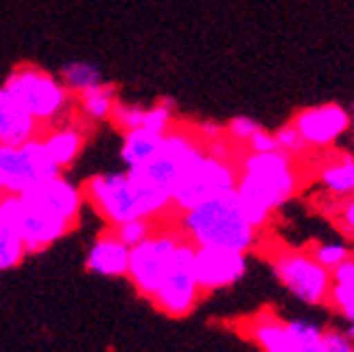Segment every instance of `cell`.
<instances>
[{
	"label": "cell",
	"mask_w": 354,
	"mask_h": 352,
	"mask_svg": "<svg viewBox=\"0 0 354 352\" xmlns=\"http://www.w3.org/2000/svg\"><path fill=\"white\" fill-rule=\"evenodd\" d=\"M3 197H5V192H3V188H0V201H3Z\"/></svg>",
	"instance_id": "38"
},
{
	"label": "cell",
	"mask_w": 354,
	"mask_h": 352,
	"mask_svg": "<svg viewBox=\"0 0 354 352\" xmlns=\"http://www.w3.org/2000/svg\"><path fill=\"white\" fill-rule=\"evenodd\" d=\"M0 216H3L17 236L22 238L26 253H39L48 249L50 244L61 240L72 225L52 216L37 205L24 201L20 195H5L0 201Z\"/></svg>",
	"instance_id": "10"
},
{
	"label": "cell",
	"mask_w": 354,
	"mask_h": 352,
	"mask_svg": "<svg viewBox=\"0 0 354 352\" xmlns=\"http://www.w3.org/2000/svg\"><path fill=\"white\" fill-rule=\"evenodd\" d=\"M63 171L48 156L41 134L24 145H0V188L5 195H22Z\"/></svg>",
	"instance_id": "6"
},
{
	"label": "cell",
	"mask_w": 354,
	"mask_h": 352,
	"mask_svg": "<svg viewBox=\"0 0 354 352\" xmlns=\"http://www.w3.org/2000/svg\"><path fill=\"white\" fill-rule=\"evenodd\" d=\"M143 113L145 109L138 106V104H132V102H119L115 104L113 109V115H111V121L115 126L126 134V132H132V130H138L140 123H143Z\"/></svg>",
	"instance_id": "26"
},
{
	"label": "cell",
	"mask_w": 354,
	"mask_h": 352,
	"mask_svg": "<svg viewBox=\"0 0 354 352\" xmlns=\"http://www.w3.org/2000/svg\"><path fill=\"white\" fill-rule=\"evenodd\" d=\"M274 272L288 292L307 305H320L330 290V272L313 257L290 253L274 261Z\"/></svg>",
	"instance_id": "11"
},
{
	"label": "cell",
	"mask_w": 354,
	"mask_h": 352,
	"mask_svg": "<svg viewBox=\"0 0 354 352\" xmlns=\"http://www.w3.org/2000/svg\"><path fill=\"white\" fill-rule=\"evenodd\" d=\"M236 182L238 169L232 165V160H223V158L203 151L177 182L171 197V207H175L180 214L188 212L194 205L212 197L236 190Z\"/></svg>",
	"instance_id": "5"
},
{
	"label": "cell",
	"mask_w": 354,
	"mask_h": 352,
	"mask_svg": "<svg viewBox=\"0 0 354 352\" xmlns=\"http://www.w3.org/2000/svg\"><path fill=\"white\" fill-rule=\"evenodd\" d=\"M59 80L63 82L65 89L72 93L74 98L82 95L84 91L93 89V86L102 84V72L95 63H88V61H72V63H65Z\"/></svg>",
	"instance_id": "21"
},
{
	"label": "cell",
	"mask_w": 354,
	"mask_h": 352,
	"mask_svg": "<svg viewBox=\"0 0 354 352\" xmlns=\"http://www.w3.org/2000/svg\"><path fill=\"white\" fill-rule=\"evenodd\" d=\"M173 111H175V106L171 100H162V102L153 104V106L145 109L140 128L149 130L153 134H167L173 128Z\"/></svg>",
	"instance_id": "25"
},
{
	"label": "cell",
	"mask_w": 354,
	"mask_h": 352,
	"mask_svg": "<svg viewBox=\"0 0 354 352\" xmlns=\"http://www.w3.org/2000/svg\"><path fill=\"white\" fill-rule=\"evenodd\" d=\"M344 221H346V225L350 227V230L354 232V199L346 205V210H344Z\"/></svg>",
	"instance_id": "36"
},
{
	"label": "cell",
	"mask_w": 354,
	"mask_h": 352,
	"mask_svg": "<svg viewBox=\"0 0 354 352\" xmlns=\"http://www.w3.org/2000/svg\"><path fill=\"white\" fill-rule=\"evenodd\" d=\"M296 190L292 158L283 151H249L240 163L236 195L249 223L259 230Z\"/></svg>",
	"instance_id": "2"
},
{
	"label": "cell",
	"mask_w": 354,
	"mask_h": 352,
	"mask_svg": "<svg viewBox=\"0 0 354 352\" xmlns=\"http://www.w3.org/2000/svg\"><path fill=\"white\" fill-rule=\"evenodd\" d=\"M41 140H44V147L48 151V156L52 158V163H55L61 171H65L67 167H72L78 160V156L82 154L84 132H82V128L76 126V123L65 121L55 128H50L41 136Z\"/></svg>",
	"instance_id": "17"
},
{
	"label": "cell",
	"mask_w": 354,
	"mask_h": 352,
	"mask_svg": "<svg viewBox=\"0 0 354 352\" xmlns=\"http://www.w3.org/2000/svg\"><path fill=\"white\" fill-rule=\"evenodd\" d=\"M274 143H277V149L283 151V154H288L290 158L292 156H298V154H303L307 143L303 140V136L298 134V130L294 126H283L281 130L274 132Z\"/></svg>",
	"instance_id": "28"
},
{
	"label": "cell",
	"mask_w": 354,
	"mask_h": 352,
	"mask_svg": "<svg viewBox=\"0 0 354 352\" xmlns=\"http://www.w3.org/2000/svg\"><path fill=\"white\" fill-rule=\"evenodd\" d=\"M322 346H324V352H354L350 337L342 335L337 331L322 333Z\"/></svg>",
	"instance_id": "32"
},
{
	"label": "cell",
	"mask_w": 354,
	"mask_h": 352,
	"mask_svg": "<svg viewBox=\"0 0 354 352\" xmlns=\"http://www.w3.org/2000/svg\"><path fill=\"white\" fill-rule=\"evenodd\" d=\"M333 279L337 286H346V288L354 290V261L346 259L344 263H339V266L333 270Z\"/></svg>",
	"instance_id": "34"
},
{
	"label": "cell",
	"mask_w": 354,
	"mask_h": 352,
	"mask_svg": "<svg viewBox=\"0 0 354 352\" xmlns=\"http://www.w3.org/2000/svg\"><path fill=\"white\" fill-rule=\"evenodd\" d=\"M180 234L194 246H214L246 253L257 230L246 219L236 190L223 192L180 214Z\"/></svg>",
	"instance_id": "3"
},
{
	"label": "cell",
	"mask_w": 354,
	"mask_h": 352,
	"mask_svg": "<svg viewBox=\"0 0 354 352\" xmlns=\"http://www.w3.org/2000/svg\"><path fill=\"white\" fill-rule=\"evenodd\" d=\"M348 337H354V324L350 326V331H348Z\"/></svg>",
	"instance_id": "37"
},
{
	"label": "cell",
	"mask_w": 354,
	"mask_h": 352,
	"mask_svg": "<svg viewBox=\"0 0 354 352\" xmlns=\"http://www.w3.org/2000/svg\"><path fill=\"white\" fill-rule=\"evenodd\" d=\"M39 134V123L0 86V145H24Z\"/></svg>",
	"instance_id": "16"
},
{
	"label": "cell",
	"mask_w": 354,
	"mask_h": 352,
	"mask_svg": "<svg viewBox=\"0 0 354 352\" xmlns=\"http://www.w3.org/2000/svg\"><path fill=\"white\" fill-rule=\"evenodd\" d=\"M203 151H205V145L201 143L199 136H194L188 130L171 128L165 134L158 154L140 169H134V173H138L145 182H149L151 186L160 188L162 192L173 197L177 182L182 180V175L188 171V167L197 160Z\"/></svg>",
	"instance_id": "7"
},
{
	"label": "cell",
	"mask_w": 354,
	"mask_h": 352,
	"mask_svg": "<svg viewBox=\"0 0 354 352\" xmlns=\"http://www.w3.org/2000/svg\"><path fill=\"white\" fill-rule=\"evenodd\" d=\"M201 296L197 275H194V244L182 238L175 251V259L160 281L158 290L149 301L171 318H184L188 315Z\"/></svg>",
	"instance_id": "8"
},
{
	"label": "cell",
	"mask_w": 354,
	"mask_h": 352,
	"mask_svg": "<svg viewBox=\"0 0 354 352\" xmlns=\"http://www.w3.org/2000/svg\"><path fill=\"white\" fill-rule=\"evenodd\" d=\"M3 89L15 98L41 128L65 123L76 109V98L65 89L59 76L48 74L37 65L15 67L7 76Z\"/></svg>",
	"instance_id": "4"
},
{
	"label": "cell",
	"mask_w": 354,
	"mask_h": 352,
	"mask_svg": "<svg viewBox=\"0 0 354 352\" xmlns=\"http://www.w3.org/2000/svg\"><path fill=\"white\" fill-rule=\"evenodd\" d=\"M246 272V253L194 246V275L201 292H214L238 284Z\"/></svg>",
	"instance_id": "13"
},
{
	"label": "cell",
	"mask_w": 354,
	"mask_h": 352,
	"mask_svg": "<svg viewBox=\"0 0 354 352\" xmlns=\"http://www.w3.org/2000/svg\"><path fill=\"white\" fill-rule=\"evenodd\" d=\"M26 246L13 227L0 216V272L17 268L26 257Z\"/></svg>",
	"instance_id": "22"
},
{
	"label": "cell",
	"mask_w": 354,
	"mask_h": 352,
	"mask_svg": "<svg viewBox=\"0 0 354 352\" xmlns=\"http://www.w3.org/2000/svg\"><path fill=\"white\" fill-rule=\"evenodd\" d=\"M180 242V232H153L147 240L132 246L126 277L132 281L138 294L151 298L171 268Z\"/></svg>",
	"instance_id": "9"
},
{
	"label": "cell",
	"mask_w": 354,
	"mask_h": 352,
	"mask_svg": "<svg viewBox=\"0 0 354 352\" xmlns=\"http://www.w3.org/2000/svg\"><path fill=\"white\" fill-rule=\"evenodd\" d=\"M251 147L253 154H266V151H277V143H274V134L266 132L263 128H259L251 138L249 143H246Z\"/></svg>",
	"instance_id": "33"
},
{
	"label": "cell",
	"mask_w": 354,
	"mask_h": 352,
	"mask_svg": "<svg viewBox=\"0 0 354 352\" xmlns=\"http://www.w3.org/2000/svg\"><path fill=\"white\" fill-rule=\"evenodd\" d=\"M253 340L263 352H296L294 340L286 322L277 318H259L253 324Z\"/></svg>",
	"instance_id": "20"
},
{
	"label": "cell",
	"mask_w": 354,
	"mask_h": 352,
	"mask_svg": "<svg viewBox=\"0 0 354 352\" xmlns=\"http://www.w3.org/2000/svg\"><path fill=\"white\" fill-rule=\"evenodd\" d=\"M165 134H153L149 130H132L123 134V143H121V160L126 165L128 171L140 169L145 163H149L151 158L158 154L162 145Z\"/></svg>",
	"instance_id": "18"
},
{
	"label": "cell",
	"mask_w": 354,
	"mask_h": 352,
	"mask_svg": "<svg viewBox=\"0 0 354 352\" xmlns=\"http://www.w3.org/2000/svg\"><path fill=\"white\" fill-rule=\"evenodd\" d=\"M221 136H223V128L216 126V123H203V126H199V138L207 140V143L218 140Z\"/></svg>",
	"instance_id": "35"
},
{
	"label": "cell",
	"mask_w": 354,
	"mask_h": 352,
	"mask_svg": "<svg viewBox=\"0 0 354 352\" xmlns=\"http://www.w3.org/2000/svg\"><path fill=\"white\" fill-rule=\"evenodd\" d=\"M84 201L113 227L134 219L153 221L171 210V195L151 186L134 171L97 173L82 186Z\"/></svg>",
	"instance_id": "1"
},
{
	"label": "cell",
	"mask_w": 354,
	"mask_h": 352,
	"mask_svg": "<svg viewBox=\"0 0 354 352\" xmlns=\"http://www.w3.org/2000/svg\"><path fill=\"white\" fill-rule=\"evenodd\" d=\"M20 197L32 205H37L44 212L65 221L67 225H74L78 221L84 205L82 186L67 180L63 173L28 188Z\"/></svg>",
	"instance_id": "12"
},
{
	"label": "cell",
	"mask_w": 354,
	"mask_h": 352,
	"mask_svg": "<svg viewBox=\"0 0 354 352\" xmlns=\"http://www.w3.org/2000/svg\"><path fill=\"white\" fill-rule=\"evenodd\" d=\"M292 126L298 130L307 145L326 147L348 130L350 115L337 104H324V106L300 111Z\"/></svg>",
	"instance_id": "14"
},
{
	"label": "cell",
	"mask_w": 354,
	"mask_h": 352,
	"mask_svg": "<svg viewBox=\"0 0 354 352\" xmlns=\"http://www.w3.org/2000/svg\"><path fill=\"white\" fill-rule=\"evenodd\" d=\"M117 100L119 98H117L115 86L102 82V84L93 86V89H88V91H84L82 95L76 98V109L86 121L100 123V121L111 119Z\"/></svg>",
	"instance_id": "19"
},
{
	"label": "cell",
	"mask_w": 354,
	"mask_h": 352,
	"mask_svg": "<svg viewBox=\"0 0 354 352\" xmlns=\"http://www.w3.org/2000/svg\"><path fill=\"white\" fill-rule=\"evenodd\" d=\"M333 301L346 318L354 324V290L346 286H333Z\"/></svg>",
	"instance_id": "31"
},
{
	"label": "cell",
	"mask_w": 354,
	"mask_h": 352,
	"mask_svg": "<svg viewBox=\"0 0 354 352\" xmlns=\"http://www.w3.org/2000/svg\"><path fill=\"white\" fill-rule=\"evenodd\" d=\"M288 331L294 340L296 352H324L322 346V331L305 322V320H290L286 322Z\"/></svg>",
	"instance_id": "24"
},
{
	"label": "cell",
	"mask_w": 354,
	"mask_h": 352,
	"mask_svg": "<svg viewBox=\"0 0 354 352\" xmlns=\"http://www.w3.org/2000/svg\"><path fill=\"white\" fill-rule=\"evenodd\" d=\"M322 184L335 195H352L354 192V158L333 163L322 171Z\"/></svg>",
	"instance_id": "23"
},
{
	"label": "cell",
	"mask_w": 354,
	"mask_h": 352,
	"mask_svg": "<svg viewBox=\"0 0 354 352\" xmlns=\"http://www.w3.org/2000/svg\"><path fill=\"white\" fill-rule=\"evenodd\" d=\"M130 246L123 244L115 232L102 234L86 253V270L100 277H126Z\"/></svg>",
	"instance_id": "15"
},
{
	"label": "cell",
	"mask_w": 354,
	"mask_h": 352,
	"mask_svg": "<svg viewBox=\"0 0 354 352\" xmlns=\"http://www.w3.org/2000/svg\"><path fill=\"white\" fill-rule=\"evenodd\" d=\"M261 126L257 121H253V119H249V117H236V119H232L227 123V134H229V138H234V140H238V143H249V138L259 130Z\"/></svg>",
	"instance_id": "30"
},
{
	"label": "cell",
	"mask_w": 354,
	"mask_h": 352,
	"mask_svg": "<svg viewBox=\"0 0 354 352\" xmlns=\"http://www.w3.org/2000/svg\"><path fill=\"white\" fill-rule=\"evenodd\" d=\"M350 251H348V246L339 244V242H330V244H320L315 249V261L320 263V266H324L326 270L328 268H337L339 263H344L348 259Z\"/></svg>",
	"instance_id": "29"
},
{
	"label": "cell",
	"mask_w": 354,
	"mask_h": 352,
	"mask_svg": "<svg viewBox=\"0 0 354 352\" xmlns=\"http://www.w3.org/2000/svg\"><path fill=\"white\" fill-rule=\"evenodd\" d=\"M115 234L117 238L126 244V246H136L143 240H147L151 234H153V221H147V219H134V221H128L119 227H115Z\"/></svg>",
	"instance_id": "27"
}]
</instances>
